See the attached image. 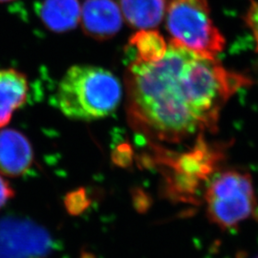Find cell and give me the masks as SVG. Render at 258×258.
Segmentation results:
<instances>
[{
  "label": "cell",
  "mask_w": 258,
  "mask_h": 258,
  "mask_svg": "<svg viewBox=\"0 0 258 258\" xmlns=\"http://www.w3.org/2000/svg\"><path fill=\"white\" fill-rule=\"evenodd\" d=\"M249 79L169 41L154 63L132 61L125 74L132 128L155 142L177 144L215 128L225 103Z\"/></svg>",
  "instance_id": "1"
},
{
  "label": "cell",
  "mask_w": 258,
  "mask_h": 258,
  "mask_svg": "<svg viewBox=\"0 0 258 258\" xmlns=\"http://www.w3.org/2000/svg\"><path fill=\"white\" fill-rule=\"evenodd\" d=\"M121 96V84L110 71L92 65H75L58 84L54 102L67 118L94 120L116 110Z\"/></svg>",
  "instance_id": "2"
},
{
  "label": "cell",
  "mask_w": 258,
  "mask_h": 258,
  "mask_svg": "<svg viewBox=\"0 0 258 258\" xmlns=\"http://www.w3.org/2000/svg\"><path fill=\"white\" fill-rule=\"evenodd\" d=\"M166 29L171 41L205 57L217 59L226 39L211 18L207 0H169Z\"/></svg>",
  "instance_id": "3"
},
{
  "label": "cell",
  "mask_w": 258,
  "mask_h": 258,
  "mask_svg": "<svg viewBox=\"0 0 258 258\" xmlns=\"http://www.w3.org/2000/svg\"><path fill=\"white\" fill-rule=\"evenodd\" d=\"M204 197L210 219L222 229L248 219L256 207L251 177L239 170H226L212 176Z\"/></svg>",
  "instance_id": "4"
},
{
  "label": "cell",
  "mask_w": 258,
  "mask_h": 258,
  "mask_svg": "<svg viewBox=\"0 0 258 258\" xmlns=\"http://www.w3.org/2000/svg\"><path fill=\"white\" fill-rule=\"evenodd\" d=\"M194 148L170 160L169 188L183 200H194V195L212 178L220 153L211 148L204 139H198Z\"/></svg>",
  "instance_id": "5"
},
{
  "label": "cell",
  "mask_w": 258,
  "mask_h": 258,
  "mask_svg": "<svg viewBox=\"0 0 258 258\" xmlns=\"http://www.w3.org/2000/svg\"><path fill=\"white\" fill-rule=\"evenodd\" d=\"M53 249L46 230L18 217L0 219V258H45Z\"/></svg>",
  "instance_id": "6"
},
{
  "label": "cell",
  "mask_w": 258,
  "mask_h": 258,
  "mask_svg": "<svg viewBox=\"0 0 258 258\" xmlns=\"http://www.w3.org/2000/svg\"><path fill=\"white\" fill-rule=\"evenodd\" d=\"M81 20L85 34L98 40L114 37L122 25L121 11L114 0H85Z\"/></svg>",
  "instance_id": "7"
},
{
  "label": "cell",
  "mask_w": 258,
  "mask_h": 258,
  "mask_svg": "<svg viewBox=\"0 0 258 258\" xmlns=\"http://www.w3.org/2000/svg\"><path fill=\"white\" fill-rule=\"evenodd\" d=\"M34 164V151L27 137L16 129L0 131V174L24 175Z\"/></svg>",
  "instance_id": "8"
},
{
  "label": "cell",
  "mask_w": 258,
  "mask_h": 258,
  "mask_svg": "<svg viewBox=\"0 0 258 258\" xmlns=\"http://www.w3.org/2000/svg\"><path fill=\"white\" fill-rule=\"evenodd\" d=\"M28 92L26 75L14 68L0 69V128L6 126L15 111L25 103Z\"/></svg>",
  "instance_id": "9"
},
{
  "label": "cell",
  "mask_w": 258,
  "mask_h": 258,
  "mask_svg": "<svg viewBox=\"0 0 258 258\" xmlns=\"http://www.w3.org/2000/svg\"><path fill=\"white\" fill-rule=\"evenodd\" d=\"M81 10L79 0H43L37 8V13L50 31L65 33L78 25Z\"/></svg>",
  "instance_id": "10"
},
{
  "label": "cell",
  "mask_w": 258,
  "mask_h": 258,
  "mask_svg": "<svg viewBox=\"0 0 258 258\" xmlns=\"http://www.w3.org/2000/svg\"><path fill=\"white\" fill-rule=\"evenodd\" d=\"M120 11L132 27L150 30L158 26L166 12V0H120Z\"/></svg>",
  "instance_id": "11"
},
{
  "label": "cell",
  "mask_w": 258,
  "mask_h": 258,
  "mask_svg": "<svg viewBox=\"0 0 258 258\" xmlns=\"http://www.w3.org/2000/svg\"><path fill=\"white\" fill-rule=\"evenodd\" d=\"M135 59L142 63H154L161 60L166 54L168 44L164 37L157 31L140 30L129 39Z\"/></svg>",
  "instance_id": "12"
},
{
  "label": "cell",
  "mask_w": 258,
  "mask_h": 258,
  "mask_svg": "<svg viewBox=\"0 0 258 258\" xmlns=\"http://www.w3.org/2000/svg\"><path fill=\"white\" fill-rule=\"evenodd\" d=\"M246 22L249 28L252 36L254 37L255 46L258 53V2L251 1L247 10Z\"/></svg>",
  "instance_id": "13"
},
{
  "label": "cell",
  "mask_w": 258,
  "mask_h": 258,
  "mask_svg": "<svg viewBox=\"0 0 258 258\" xmlns=\"http://www.w3.org/2000/svg\"><path fill=\"white\" fill-rule=\"evenodd\" d=\"M15 195V191L9 183L0 174V209L8 203Z\"/></svg>",
  "instance_id": "14"
},
{
  "label": "cell",
  "mask_w": 258,
  "mask_h": 258,
  "mask_svg": "<svg viewBox=\"0 0 258 258\" xmlns=\"http://www.w3.org/2000/svg\"><path fill=\"white\" fill-rule=\"evenodd\" d=\"M85 201L86 197L83 194H79V192H73L70 195L69 200L67 201L68 204V209H70L71 212L77 211L81 212L83 210V207L85 206Z\"/></svg>",
  "instance_id": "15"
},
{
  "label": "cell",
  "mask_w": 258,
  "mask_h": 258,
  "mask_svg": "<svg viewBox=\"0 0 258 258\" xmlns=\"http://www.w3.org/2000/svg\"><path fill=\"white\" fill-rule=\"evenodd\" d=\"M12 0H0V2H10Z\"/></svg>",
  "instance_id": "16"
},
{
  "label": "cell",
  "mask_w": 258,
  "mask_h": 258,
  "mask_svg": "<svg viewBox=\"0 0 258 258\" xmlns=\"http://www.w3.org/2000/svg\"><path fill=\"white\" fill-rule=\"evenodd\" d=\"M258 258V257H257Z\"/></svg>",
  "instance_id": "17"
}]
</instances>
